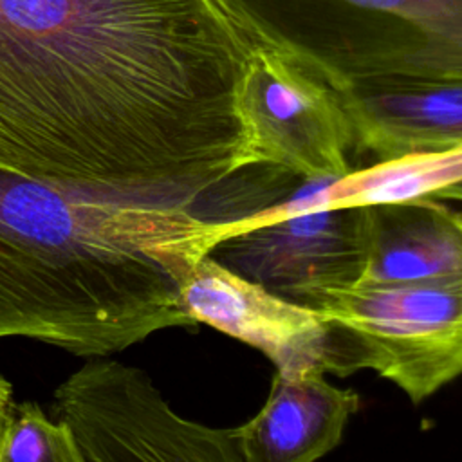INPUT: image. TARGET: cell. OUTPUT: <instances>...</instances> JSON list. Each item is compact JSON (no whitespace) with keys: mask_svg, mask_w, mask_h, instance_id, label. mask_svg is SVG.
<instances>
[{"mask_svg":"<svg viewBox=\"0 0 462 462\" xmlns=\"http://www.w3.org/2000/svg\"><path fill=\"white\" fill-rule=\"evenodd\" d=\"M253 47L222 0H0V166L197 211L238 171Z\"/></svg>","mask_w":462,"mask_h":462,"instance_id":"6da1fadb","label":"cell"},{"mask_svg":"<svg viewBox=\"0 0 462 462\" xmlns=\"http://www.w3.org/2000/svg\"><path fill=\"white\" fill-rule=\"evenodd\" d=\"M217 242L193 209L103 199L0 166V339L101 357L197 323L179 280Z\"/></svg>","mask_w":462,"mask_h":462,"instance_id":"7a4b0ae2","label":"cell"},{"mask_svg":"<svg viewBox=\"0 0 462 462\" xmlns=\"http://www.w3.org/2000/svg\"><path fill=\"white\" fill-rule=\"evenodd\" d=\"M254 45L334 90L462 81V0H222Z\"/></svg>","mask_w":462,"mask_h":462,"instance_id":"3957f363","label":"cell"},{"mask_svg":"<svg viewBox=\"0 0 462 462\" xmlns=\"http://www.w3.org/2000/svg\"><path fill=\"white\" fill-rule=\"evenodd\" d=\"M330 327L327 372L368 368L413 404L462 375V273L420 282L365 285L310 301Z\"/></svg>","mask_w":462,"mask_h":462,"instance_id":"277c9868","label":"cell"},{"mask_svg":"<svg viewBox=\"0 0 462 462\" xmlns=\"http://www.w3.org/2000/svg\"><path fill=\"white\" fill-rule=\"evenodd\" d=\"M83 462H242L235 428H211L175 413L146 372L90 357L52 397Z\"/></svg>","mask_w":462,"mask_h":462,"instance_id":"5b68a950","label":"cell"},{"mask_svg":"<svg viewBox=\"0 0 462 462\" xmlns=\"http://www.w3.org/2000/svg\"><path fill=\"white\" fill-rule=\"evenodd\" d=\"M305 193L245 217L218 220L209 254L303 305L357 285L370 251V204L321 208L307 204Z\"/></svg>","mask_w":462,"mask_h":462,"instance_id":"8992f818","label":"cell"},{"mask_svg":"<svg viewBox=\"0 0 462 462\" xmlns=\"http://www.w3.org/2000/svg\"><path fill=\"white\" fill-rule=\"evenodd\" d=\"M238 171L267 166L303 180L352 171L354 130L337 92L280 52L254 45L236 83Z\"/></svg>","mask_w":462,"mask_h":462,"instance_id":"52a82bcc","label":"cell"},{"mask_svg":"<svg viewBox=\"0 0 462 462\" xmlns=\"http://www.w3.org/2000/svg\"><path fill=\"white\" fill-rule=\"evenodd\" d=\"M180 305L204 323L260 350L282 374L327 372L330 327L321 314L200 256L179 280Z\"/></svg>","mask_w":462,"mask_h":462,"instance_id":"ba28073f","label":"cell"},{"mask_svg":"<svg viewBox=\"0 0 462 462\" xmlns=\"http://www.w3.org/2000/svg\"><path fill=\"white\" fill-rule=\"evenodd\" d=\"M323 375L276 372L263 406L235 428L242 462H314L339 446L359 395Z\"/></svg>","mask_w":462,"mask_h":462,"instance_id":"9c48e42d","label":"cell"},{"mask_svg":"<svg viewBox=\"0 0 462 462\" xmlns=\"http://www.w3.org/2000/svg\"><path fill=\"white\" fill-rule=\"evenodd\" d=\"M336 92L354 146L377 161L462 144V81H401Z\"/></svg>","mask_w":462,"mask_h":462,"instance_id":"30bf717a","label":"cell"},{"mask_svg":"<svg viewBox=\"0 0 462 462\" xmlns=\"http://www.w3.org/2000/svg\"><path fill=\"white\" fill-rule=\"evenodd\" d=\"M370 251L359 283H406L462 273V209L415 197L370 204Z\"/></svg>","mask_w":462,"mask_h":462,"instance_id":"8fae6325","label":"cell"},{"mask_svg":"<svg viewBox=\"0 0 462 462\" xmlns=\"http://www.w3.org/2000/svg\"><path fill=\"white\" fill-rule=\"evenodd\" d=\"M415 197L462 209V144L375 161L339 179L318 180L307 193V204L345 208Z\"/></svg>","mask_w":462,"mask_h":462,"instance_id":"7c38bea8","label":"cell"},{"mask_svg":"<svg viewBox=\"0 0 462 462\" xmlns=\"http://www.w3.org/2000/svg\"><path fill=\"white\" fill-rule=\"evenodd\" d=\"M0 462H83L69 430L32 401L13 402L0 431Z\"/></svg>","mask_w":462,"mask_h":462,"instance_id":"4fadbf2b","label":"cell"},{"mask_svg":"<svg viewBox=\"0 0 462 462\" xmlns=\"http://www.w3.org/2000/svg\"><path fill=\"white\" fill-rule=\"evenodd\" d=\"M11 404H13V384L4 375H0V431Z\"/></svg>","mask_w":462,"mask_h":462,"instance_id":"5bb4252c","label":"cell"}]
</instances>
